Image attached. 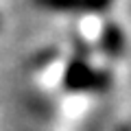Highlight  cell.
Segmentation results:
<instances>
[{
    "mask_svg": "<svg viewBox=\"0 0 131 131\" xmlns=\"http://www.w3.org/2000/svg\"><path fill=\"white\" fill-rule=\"evenodd\" d=\"M118 131H131V129H129V127H120V129H118Z\"/></svg>",
    "mask_w": 131,
    "mask_h": 131,
    "instance_id": "cell-4",
    "label": "cell"
},
{
    "mask_svg": "<svg viewBox=\"0 0 131 131\" xmlns=\"http://www.w3.org/2000/svg\"><path fill=\"white\" fill-rule=\"evenodd\" d=\"M35 5L50 11H70V13H98L109 9L112 0H35Z\"/></svg>",
    "mask_w": 131,
    "mask_h": 131,
    "instance_id": "cell-2",
    "label": "cell"
},
{
    "mask_svg": "<svg viewBox=\"0 0 131 131\" xmlns=\"http://www.w3.org/2000/svg\"><path fill=\"white\" fill-rule=\"evenodd\" d=\"M101 46L107 52L109 57H118L125 50V33L116 26V24H107L103 31V39H101Z\"/></svg>",
    "mask_w": 131,
    "mask_h": 131,
    "instance_id": "cell-3",
    "label": "cell"
},
{
    "mask_svg": "<svg viewBox=\"0 0 131 131\" xmlns=\"http://www.w3.org/2000/svg\"><path fill=\"white\" fill-rule=\"evenodd\" d=\"M63 85L70 92H103L109 85V74L92 68L83 59H74L66 68Z\"/></svg>",
    "mask_w": 131,
    "mask_h": 131,
    "instance_id": "cell-1",
    "label": "cell"
}]
</instances>
